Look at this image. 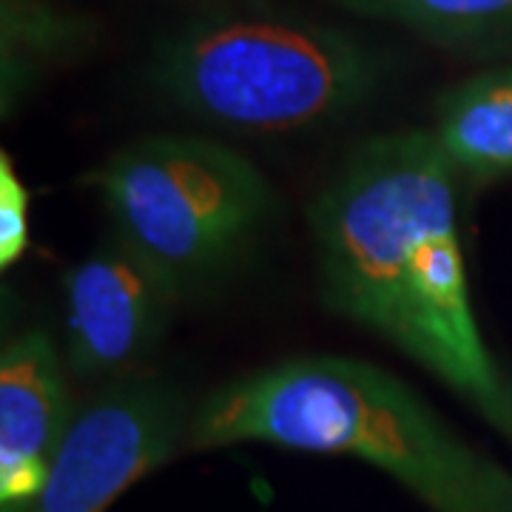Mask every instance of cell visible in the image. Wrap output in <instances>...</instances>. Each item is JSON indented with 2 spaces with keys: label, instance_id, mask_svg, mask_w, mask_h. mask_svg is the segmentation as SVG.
I'll return each instance as SVG.
<instances>
[{
  "label": "cell",
  "instance_id": "7c38bea8",
  "mask_svg": "<svg viewBox=\"0 0 512 512\" xmlns=\"http://www.w3.org/2000/svg\"><path fill=\"white\" fill-rule=\"evenodd\" d=\"M498 430H504V433L512 439V390H510V404H507V416H504V421H501V427H498Z\"/></svg>",
  "mask_w": 512,
  "mask_h": 512
},
{
  "label": "cell",
  "instance_id": "30bf717a",
  "mask_svg": "<svg viewBox=\"0 0 512 512\" xmlns=\"http://www.w3.org/2000/svg\"><path fill=\"white\" fill-rule=\"evenodd\" d=\"M353 12L393 20L447 46L512 37V0H339Z\"/></svg>",
  "mask_w": 512,
  "mask_h": 512
},
{
  "label": "cell",
  "instance_id": "8fae6325",
  "mask_svg": "<svg viewBox=\"0 0 512 512\" xmlns=\"http://www.w3.org/2000/svg\"><path fill=\"white\" fill-rule=\"evenodd\" d=\"M29 245V191L15 174L12 157H0V265L9 268Z\"/></svg>",
  "mask_w": 512,
  "mask_h": 512
},
{
  "label": "cell",
  "instance_id": "6da1fadb",
  "mask_svg": "<svg viewBox=\"0 0 512 512\" xmlns=\"http://www.w3.org/2000/svg\"><path fill=\"white\" fill-rule=\"evenodd\" d=\"M458 171L433 131L359 146L313 202L328 302L382 333L501 427L510 390L470 305Z\"/></svg>",
  "mask_w": 512,
  "mask_h": 512
},
{
  "label": "cell",
  "instance_id": "ba28073f",
  "mask_svg": "<svg viewBox=\"0 0 512 512\" xmlns=\"http://www.w3.org/2000/svg\"><path fill=\"white\" fill-rule=\"evenodd\" d=\"M433 134L458 174H510L512 66L476 74L441 94Z\"/></svg>",
  "mask_w": 512,
  "mask_h": 512
},
{
  "label": "cell",
  "instance_id": "7a4b0ae2",
  "mask_svg": "<svg viewBox=\"0 0 512 512\" xmlns=\"http://www.w3.org/2000/svg\"><path fill=\"white\" fill-rule=\"evenodd\" d=\"M245 441L362 458L433 512H512V478L407 384L359 359H291L211 393L191 419L188 444Z\"/></svg>",
  "mask_w": 512,
  "mask_h": 512
},
{
  "label": "cell",
  "instance_id": "52a82bcc",
  "mask_svg": "<svg viewBox=\"0 0 512 512\" xmlns=\"http://www.w3.org/2000/svg\"><path fill=\"white\" fill-rule=\"evenodd\" d=\"M52 339L29 330L0 359V512H32L72 424Z\"/></svg>",
  "mask_w": 512,
  "mask_h": 512
},
{
  "label": "cell",
  "instance_id": "9c48e42d",
  "mask_svg": "<svg viewBox=\"0 0 512 512\" xmlns=\"http://www.w3.org/2000/svg\"><path fill=\"white\" fill-rule=\"evenodd\" d=\"M86 40L83 20L43 0H3V103H15L35 74Z\"/></svg>",
  "mask_w": 512,
  "mask_h": 512
},
{
  "label": "cell",
  "instance_id": "3957f363",
  "mask_svg": "<svg viewBox=\"0 0 512 512\" xmlns=\"http://www.w3.org/2000/svg\"><path fill=\"white\" fill-rule=\"evenodd\" d=\"M382 63L353 37L274 12L188 23L154 60V83L180 109L245 134H285L356 109Z\"/></svg>",
  "mask_w": 512,
  "mask_h": 512
},
{
  "label": "cell",
  "instance_id": "5b68a950",
  "mask_svg": "<svg viewBox=\"0 0 512 512\" xmlns=\"http://www.w3.org/2000/svg\"><path fill=\"white\" fill-rule=\"evenodd\" d=\"M191 424L174 387L131 379L74 413L32 512H106L180 450Z\"/></svg>",
  "mask_w": 512,
  "mask_h": 512
},
{
  "label": "cell",
  "instance_id": "8992f818",
  "mask_svg": "<svg viewBox=\"0 0 512 512\" xmlns=\"http://www.w3.org/2000/svg\"><path fill=\"white\" fill-rule=\"evenodd\" d=\"M66 291V362L77 376H114L160 342L183 288L123 239L74 265Z\"/></svg>",
  "mask_w": 512,
  "mask_h": 512
},
{
  "label": "cell",
  "instance_id": "277c9868",
  "mask_svg": "<svg viewBox=\"0 0 512 512\" xmlns=\"http://www.w3.org/2000/svg\"><path fill=\"white\" fill-rule=\"evenodd\" d=\"M120 239L180 288L217 271L259 228L271 188L234 148L148 137L92 177Z\"/></svg>",
  "mask_w": 512,
  "mask_h": 512
}]
</instances>
